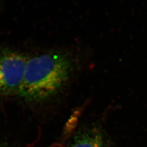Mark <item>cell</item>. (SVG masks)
Wrapping results in <instances>:
<instances>
[{
	"label": "cell",
	"instance_id": "cell-3",
	"mask_svg": "<svg viewBox=\"0 0 147 147\" xmlns=\"http://www.w3.org/2000/svg\"><path fill=\"white\" fill-rule=\"evenodd\" d=\"M70 147H108L101 133L91 130L77 137Z\"/></svg>",
	"mask_w": 147,
	"mask_h": 147
},
{
	"label": "cell",
	"instance_id": "cell-2",
	"mask_svg": "<svg viewBox=\"0 0 147 147\" xmlns=\"http://www.w3.org/2000/svg\"><path fill=\"white\" fill-rule=\"evenodd\" d=\"M27 57L16 50L0 49V95L18 96Z\"/></svg>",
	"mask_w": 147,
	"mask_h": 147
},
{
	"label": "cell",
	"instance_id": "cell-1",
	"mask_svg": "<svg viewBox=\"0 0 147 147\" xmlns=\"http://www.w3.org/2000/svg\"><path fill=\"white\" fill-rule=\"evenodd\" d=\"M79 57L68 49H52L27 57L19 97L40 102L66 90L79 72Z\"/></svg>",
	"mask_w": 147,
	"mask_h": 147
}]
</instances>
